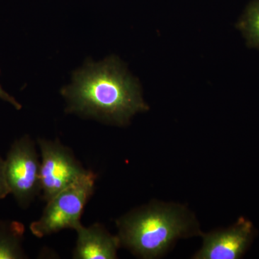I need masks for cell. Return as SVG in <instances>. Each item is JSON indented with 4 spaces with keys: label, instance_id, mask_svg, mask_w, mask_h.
<instances>
[{
    "label": "cell",
    "instance_id": "6da1fadb",
    "mask_svg": "<svg viewBox=\"0 0 259 259\" xmlns=\"http://www.w3.org/2000/svg\"><path fill=\"white\" fill-rule=\"evenodd\" d=\"M61 93L68 112L115 125H125L135 114L148 109L139 84L115 57L76 71L74 82Z\"/></svg>",
    "mask_w": 259,
    "mask_h": 259
},
{
    "label": "cell",
    "instance_id": "7a4b0ae2",
    "mask_svg": "<svg viewBox=\"0 0 259 259\" xmlns=\"http://www.w3.org/2000/svg\"><path fill=\"white\" fill-rule=\"evenodd\" d=\"M116 225L120 246L144 259L161 257L177 240L199 233L190 211L174 204L141 206L119 218Z\"/></svg>",
    "mask_w": 259,
    "mask_h": 259
},
{
    "label": "cell",
    "instance_id": "3957f363",
    "mask_svg": "<svg viewBox=\"0 0 259 259\" xmlns=\"http://www.w3.org/2000/svg\"><path fill=\"white\" fill-rule=\"evenodd\" d=\"M97 175L89 171L47 202L41 217L30 226L37 238L66 229L76 230L81 224L83 210L95 192Z\"/></svg>",
    "mask_w": 259,
    "mask_h": 259
},
{
    "label": "cell",
    "instance_id": "277c9868",
    "mask_svg": "<svg viewBox=\"0 0 259 259\" xmlns=\"http://www.w3.org/2000/svg\"><path fill=\"white\" fill-rule=\"evenodd\" d=\"M5 163L10 194L20 207L28 208L40 194V161L30 136L26 135L13 142Z\"/></svg>",
    "mask_w": 259,
    "mask_h": 259
},
{
    "label": "cell",
    "instance_id": "5b68a950",
    "mask_svg": "<svg viewBox=\"0 0 259 259\" xmlns=\"http://www.w3.org/2000/svg\"><path fill=\"white\" fill-rule=\"evenodd\" d=\"M37 144L40 151V195L47 202L88 170L59 140L39 139Z\"/></svg>",
    "mask_w": 259,
    "mask_h": 259
},
{
    "label": "cell",
    "instance_id": "8992f818",
    "mask_svg": "<svg viewBox=\"0 0 259 259\" xmlns=\"http://www.w3.org/2000/svg\"><path fill=\"white\" fill-rule=\"evenodd\" d=\"M254 235L253 226L243 218L231 228L203 236L201 249L195 259H238L244 254Z\"/></svg>",
    "mask_w": 259,
    "mask_h": 259
},
{
    "label": "cell",
    "instance_id": "52a82bcc",
    "mask_svg": "<svg viewBox=\"0 0 259 259\" xmlns=\"http://www.w3.org/2000/svg\"><path fill=\"white\" fill-rule=\"evenodd\" d=\"M75 231L77 233L76 245L73 250L74 259H115L120 247L117 236L111 234L100 223L89 227L80 225Z\"/></svg>",
    "mask_w": 259,
    "mask_h": 259
},
{
    "label": "cell",
    "instance_id": "ba28073f",
    "mask_svg": "<svg viewBox=\"0 0 259 259\" xmlns=\"http://www.w3.org/2000/svg\"><path fill=\"white\" fill-rule=\"evenodd\" d=\"M25 231L19 221H0V259L28 258L23 248Z\"/></svg>",
    "mask_w": 259,
    "mask_h": 259
},
{
    "label": "cell",
    "instance_id": "9c48e42d",
    "mask_svg": "<svg viewBox=\"0 0 259 259\" xmlns=\"http://www.w3.org/2000/svg\"><path fill=\"white\" fill-rule=\"evenodd\" d=\"M250 48L259 49V0H253L247 7L238 23Z\"/></svg>",
    "mask_w": 259,
    "mask_h": 259
},
{
    "label": "cell",
    "instance_id": "30bf717a",
    "mask_svg": "<svg viewBox=\"0 0 259 259\" xmlns=\"http://www.w3.org/2000/svg\"><path fill=\"white\" fill-rule=\"evenodd\" d=\"M10 194L9 187L5 176V159L0 156V200Z\"/></svg>",
    "mask_w": 259,
    "mask_h": 259
},
{
    "label": "cell",
    "instance_id": "8fae6325",
    "mask_svg": "<svg viewBox=\"0 0 259 259\" xmlns=\"http://www.w3.org/2000/svg\"><path fill=\"white\" fill-rule=\"evenodd\" d=\"M0 99H2V100H4L5 102H8V103L11 104L17 110H20V109L22 108V105L15 100L14 97H12L9 94L6 93V92L3 90V88H2L1 85H0Z\"/></svg>",
    "mask_w": 259,
    "mask_h": 259
}]
</instances>
